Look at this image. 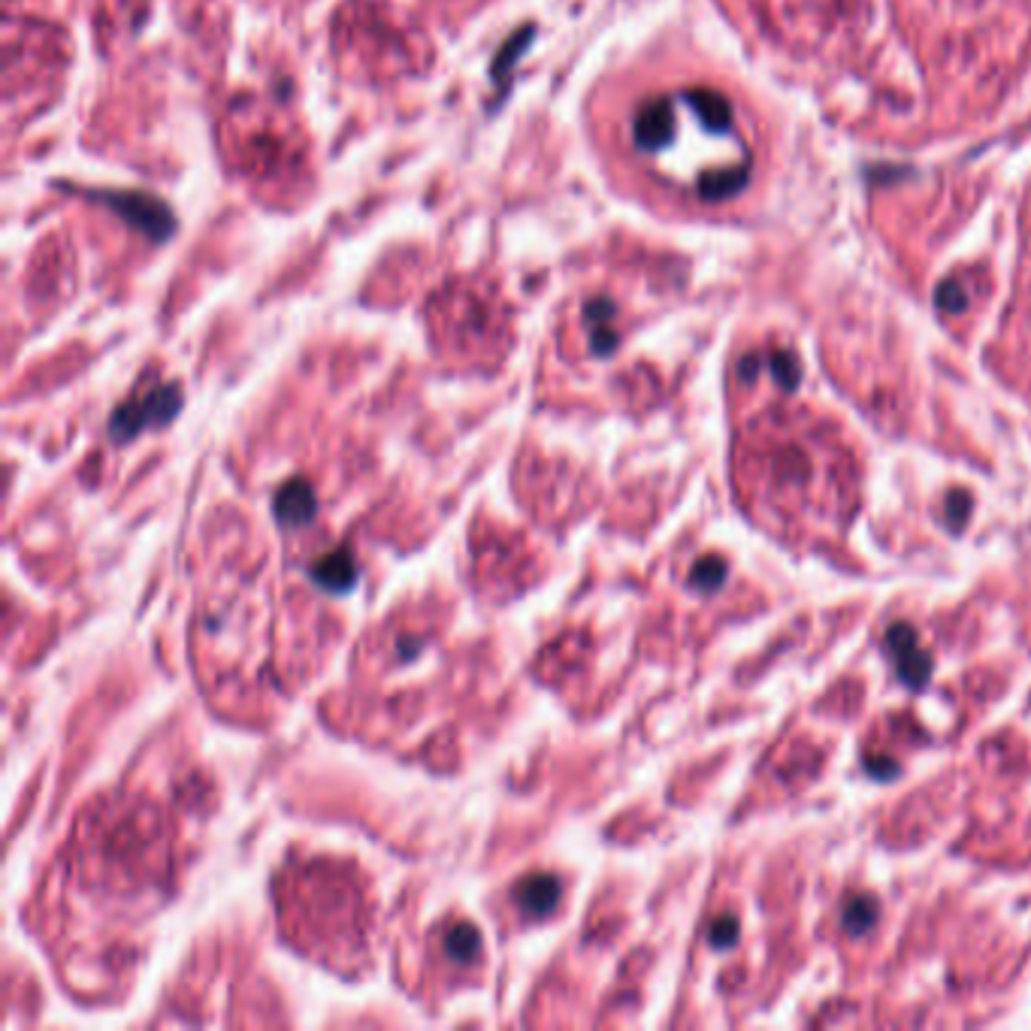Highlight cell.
<instances>
[{"label":"cell","mask_w":1031,"mask_h":1031,"mask_svg":"<svg viewBox=\"0 0 1031 1031\" xmlns=\"http://www.w3.org/2000/svg\"><path fill=\"white\" fill-rule=\"evenodd\" d=\"M557 896H560V887H557L554 877H532L527 884L518 887V901H521V908L527 913H548V910L557 905Z\"/></svg>","instance_id":"obj_3"},{"label":"cell","mask_w":1031,"mask_h":1031,"mask_svg":"<svg viewBox=\"0 0 1031 1031\" xmlns=\"http://www.w3.org/2000/svg\"><path fill=\"white\" fill-rule=\"evenodd\" d=\"M632 152L656 176L698 200H729L747 182L751 157L732 103L717 91L654 94L632 112Z\"/></svg>","instance_id":"obj_1"},{"label":"cell","mask_w":1031,"mask_h":1031,"mask_svg":"<svg viewBox=\"0 0 1031 1031\" xmlns=\"http://www.w3.org/2000/svg\"><path fill=\"white\" fill-rule=\"evenodd\" d=\"M224 152L248 178L282 185L299 176L306 152L294 124L261 100H239L224 119Z\"/></svg>","instance_id":"obj_2"}]
</instances>
